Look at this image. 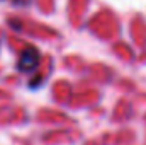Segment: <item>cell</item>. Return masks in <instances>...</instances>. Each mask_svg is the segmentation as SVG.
I'll list each match as a JSON object with an SVG mask.
<instances>
[{"label":"cell","instance_id":"cell-1","mask_svg":"<svg viewBox=\"0 0 146 145\" xmlns=\"http://www.w3.org/2000/svg\"><path fill=\"white\" fill-rule=\"evenodd\" d=\"M39 58H41V55H39V51L34 46H27L21 53V56H19L17 68L21 72H33V70H36V67L39 65Z\"/></svg>","mask_w":146,"mask_h":145}]
</instances>
